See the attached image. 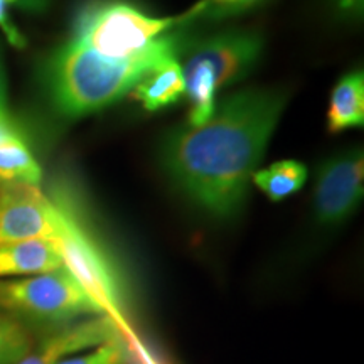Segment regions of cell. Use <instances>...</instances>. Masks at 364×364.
<instances>
[{
    "mask_svg": "<svg viewBox=\"0 0 364 364\" xmlns=\"http://www.w3.org/2000/svg\"><path fill=\"white\" fill-rule=\"evenodd\" d=\"M285 105L287 95L280 90L231 95L206 124L184 125L167 135L161 149L164 169L208 215L235 216Z\"/></svg>",
    "mask_w": 364,
    "mask_h": 364,
    "instance_id": "1",
    "label": "cell"
},
{
    "mask_svg": "<svg viewBox=\"0 0 364 364\" xmlns=\"http://www.w3.org/2000/svg\"><path fill=\"white\" fill-rule=\"evenodd\" d=\"M181 34L167 33L140 56L113 59L68 39L46 65V88L65 117H85L129 95L149 73L179 58Z\"/></svg>",
    "mask_w": 364,
    "mask_h": 364,
    "instance_id": "2",
    "label": "cell"
},
{
    "mask_svg": "<svg viewBox=\"0 0 364 364\" xmlns=\"http://www.w3.org/2000/svg\"><path fill=\"white\" fill-rule=\"evenodd\" d=\"M262 53V34L248 29L226 31L188 48L181 65L191 103L188 125L206 124L216 110L218 90L245 78Z\"/></svg>",
    "mask_w": 364,
    "mask_h": 364,
    "instance_id": "3",
    "label": "cell"
},
{
    "mask_svg": "<svg viewBox=\"0 0 364 364\" xmlns=\"http://www.w3.org/2000/svg\"><path fill=\"white\" fill-rule=\"evenodd\" d=\"M177 26L179 17L150 16L132 0H86L73 17L70 39L102 56L129 59Z\"/></svg>",
    "mask_w": 364,
    "mask_h": 364,
    "instance_id": "4",
    "label": "cell"
},
{
    "mask_svg": "<svg viewBox=\"0 0 364 364\" xmlns=\"http://www.w3.org/2000/svg\"><path fill=\"white\" fill-rule=\"evenodd\" d=\"M0 314L21 324L54 329L81 318L100 316L91 300L65 267L38 275L0 280Z\"/></svg>",
    "mask_w": 364,
    "mask_h": 364,
    "instance_id": "5",
    "label": "cell"
},
{
    "mask_svg": "<svg viewBox=\"0 0 364 364\" xmlns=\"http://www.w3.org/2000/svg\"><path fill=\"white\" fill-rule=\"evenodd\" d=\"M59 211V236L56 245L63 265L75 277L86 295L97 304L102 314L113 318L124 336H132L125 316L120 280L102 245L81 225L70 204L54 201Z\"/></svg>",
    "mask_w": 364,
    "mask_h": 364,
    "instance_id": "6",
    "label": "cell"
},
{
    "mask_svg": "<svg viewBox=\"0 0 364 364\" xmlns=\"http://www.w3.org/2000/svg\"><path fill=\"white\" fill-rule=\"evenodd\" d=\"M58 236V206L39 186L0 182V247L29 240L56 241Z\"/></svg>",
    "mask_w": 364,
    "mask_h": 364,
    "instance_id": "7",
    "label": "cell"
},
{
    "mask_svg": "<svg viewBox=\"0 0 364 364\" xmlns=\"http://www.w3.org/2000/svg\"><path fill=\"white\" fill-rule=\"evenodd\" d=\"M364 157L351 149L327 159L317 172L314 215L321 226H338L356 211L363 199Z\"/></svg>",
    "mask_w": 364,
    "mask_h": 364,
    "instance_id": "8",
    "label": "cell"
},
{
    "mask_svg": "<svg viewBox=\"0 0 364 364\" xmlns=\"http://www.w3.org/2000/svg\"><path fill=\"white\" fill-rule=\"evenodd\" d=\"M122 331L105 314L81 318L65 327L54 329L16 364H58L75 354L90 351L108 341L120 339Z\"/></svg>",
    "mask_w": 364,
    "mask_h": 364,
    "instance_id": "9",
    "label": "cell"
},
{
    "mask_svg": "<svg viewBox=\"0 0 364 364\" xmlns=\"http://www.w3.org/2000/svg\"><path fill=\"white\" fill-rule=\"evenodd\" d=\"M63 265L56 241L29 240L0 247V279L38 275Z\"/></svg>",
    "mask_w": 364,
    "mask_h": 364,
    "instance_id": "10",
    "label": "cell"
},
{
    "mask_svg": "<svg viewBox=\"0 0 364 364\" xmlns=\"http://www.w3.org/2000/svg\"><path fill=\"white\" fill-rule=\"evenodd\" d=\"M364 125V76L353 71L343 76L331 95L327 127L331 132L354 129Z\"/></svg>",
    "mask_w": 364,
    "mask_h": 364,
    "instance_id": "11",
    "label": "cell"
},
{
    "mask_svg": "<svg viewBox=\"0 0 364 364\" xmlns=\"http://www.w3.org/2000/svg\"><path fill=\"white\" fill-rule=\"evenodd\" d=\"M184 95L186 85L179 59L159 66L132 90V97L139 100L149 112H157L174 105Z\"/></svg>",
    "mask_w": 364,
    "mask_h": 364,
    "instance_id": "12",
    "label": "cell"
},
{
    "mask_svg": "<svg viewBox=\"0 0 364 364\" xmlns=\"http://www.w3.org/2000/svg\"><path fill=\"white\" fill-rule=\"evenodd\" d=\"M252 181L270 201H282L304 188L307 167L297 161H280L255 172Z\"/></svg>",
    "mask_w": 364,
    "mask_h": 364,
    "instance_id": "13",
    "label": "cell"
},
{
    "mask_svg": "<svg viewBox=\"0 0 364 364\" xmlns=\"http://www.w3.org/2000/svg\"><path fill=\"white\" fill-rule=\"evenodd\" d=\"M43 169L24 140L0 145V182L39 186Z\"/></svg>",
    "mask_w": 364,
    "mask_h": 364,
    "instance_id": "14",
    "label": "cell"
},
{
    "mask_svg": "<svg viewBox=\"0 0 364 364\" xmlns=\"http://www.w3.org/2000/svg\"><path fill=\"white\" fill-rule=\"evenodd\" d=\"M265 2L268 0H199L194 7L179 16V22L186 24V22L194 21H225L253 11Z\"/></svg>",
    "mask_w": 364,
    "mask_h": 364,
    "instance_id": "15",
    "label": "cell"
},
{
    "mask_svg": "<svg viewBox=\"0 0 364 364\" xmlns=\"http://www.w3.org/2000/svg\"><path fill=\"white\" fill-rule=\"evenodd\" d=\"M34 339L27 326L0 314V364H16L33 349Z\"/></svg>",
    "mask_w": 364,
    "mask_h": 364,
    "instance_id": "16",
    "label": "cell"
},
{
    "mask_svg": "<svg viewBox=\"0 0 364 364\" xmlns=\"http://www.w3.org/2000/svg\"><path fill=\"white\" fill-rule=\"evenodd\" d=\"M124 363V346L120 339L108 341L90 351L75 354L58 364H122Z\"/></svg>",
    "mask_w": 364,
    "mask_h": 364,
    "instance_id": "17",
    "label": "cell"
},
{
    "mask_svg": "<svg viewBox=\"0 0 364 364\" xmlns=\"http://www.w3.org/2000/svg\"><path fill=\"white\" fill-rule=\"evenodd\" d=\"M0 29H2L4 36H6L7 41L14 46V48H24L26 38L24 34L17 29V26L14 24L11 17V4H9L7 0H0Z\"/></svg>",
    "mask_w": 364,
    "mask_h": 364,
    "instance_id": "18",
    "label": "cell"
},
{
    "mask_svg": "<svg viewBox=\"0 0 364 364\" xmlns=\"http://www.w3.org/2000/svg\"><path fill=\"white\" fill-rule=\"evenodd\" d=\"M332 14L341 21H361L364 0H327Z\"/></svg>",
    "mask_w": 364,
    "mask_h": 364,
    "instance_id": "19",
    "label": "cell"
},
{
    "mask_svg": "<svg viewBox=\"0 0 364 364\" xmlns=\"http://www.w3.org/2000/svg\"><path fill=\"white\" fill-rule=\"evenodd\" d=\"M16 140H24L22 129L17 125V122H14V118L9 115L7 110H0V145L16 142Z\"/></svg>",
    "mask_w": 364,
    "mask_h": 364,
    "instance_id": "20",
    "label": "cell"
},
{
    "mask_svg": "<svg viewBox=\"0 0 364 364\" xmlns=\"http://www.w3.org/2000/svg\"><path fill=\"white\" fill-rule=\"evenodd\" d=\"M7 2L11 6H17L27 12H43L48 9L51 0H7Z\"/></svg>",
    "mask_w": 364,
    "mask_h": 364,
    "instance_id": "21",
    "label": "cell"
},
{
    "mask_svg": "<svg viewBox=\"0 0 364 364\" xmlns=\"http://www.w3.org/2000/svg\"><path fill=\"white\" fill-rule=\"evenodd\" d=\"M0 110H7V86L2 66H0Z\"/></svg>",
    "mask_w": 364,
    "mask_h": 364,
    "instance_id": "22",
    "label": "cell"
}]
</instances>
